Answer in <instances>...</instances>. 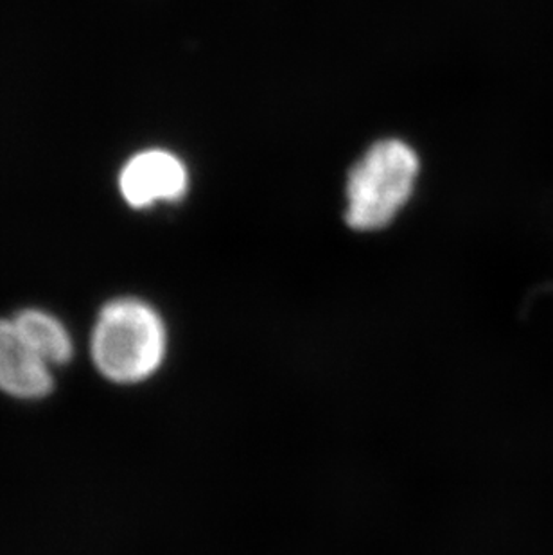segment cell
<instances>
[{
	"label": "cell",
	"mask_w": 553,
	"mask_h": 555,
	"mask_svg": "<svg viewBox=\"0 0 553 555\" xmlns=\"http://www.w3.org/2000/svg\"><path fill=\"white\" fill-rule=\"evenodd\" d=\"M90 349L106 379L119 385L146 382L166 358V324L144 300L115 299L101 309Z\"/></svg>",
	"instance_id": "obj_1"
},
{
	"label": "cell",
	"mask_w": 553,
	"mask_h": 555,
	"mask_svg": "<svg viewBox=\"0 0 553 555\" xmlns=\"http://www.w3.org/2000/svg\"><path fill=\"white\" fill-rule=\"evenodd\" d=\"M419 173L417 155L401 141L377 142L350 171L345 218L356 231H380L404 207Z\"/></svg>",
	"instance_id": "obj_2"
},
{
	"label": "cell",
	"mask_w": 553,
	"mask_h": 555,
	"mask_svg": "<svg viewBox=\"0 0 553 555\" xmlns=\"http://www.w3.org/2000/svg\"><path fill=\"white\" fill-rule=\"evenodd\" d=\"M119 185L126 202L141 209L180 198L188 189V171L171 153L150 150L126 164Z\"/></svg>",
	"instance_id": "obj_3"
},
{
	"label": "cell",
	"mask_w": 553,
	"mask_h": 555,
	"mask_svg": "<svg viewBox=\"0 0 553 555\" xmlns=\"http://www.w3.org/2000/svg\"><path fill=\"white\" fill-rule=\"evenodd\" d=\"M51 371L13 319L0 320V390L16 399L46 398L54 385Z\"/></svg>",
	"instance_id": "obj_4"
},
{
	"label": "cell",
	"mask_w": 553,
	"mask_h": 555,
	"mask_svg": "<svg viewBox=\"0 0 553 555\" xmlns=\"http://www.w3.org/2000/svg\"><path fill=\"white\" fill-rule=\"evenodd\" d=\"M16 327L22 336L29 341V346L54 367L70 362L74 354L73 338L67 327L54 317L42 309H26L16 314Z\"/></svg>",
	"instance_id": "obj_5"
}]
</instances>
